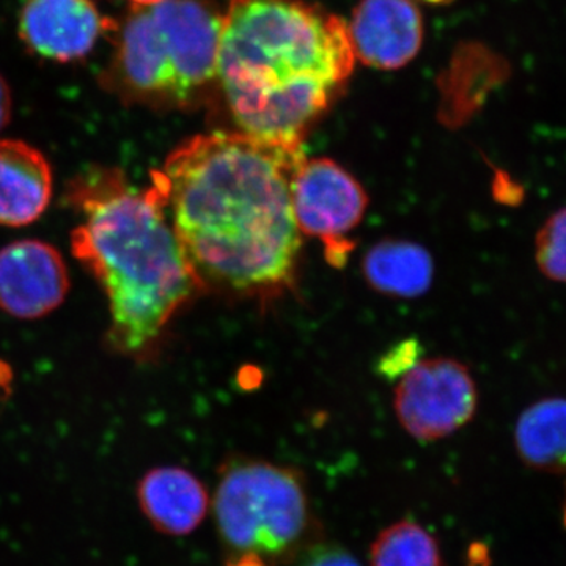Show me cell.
I'll return each mask as SVG.
<instances>
[{"label":"cell","mask_w":566,"mask_h":566,"mask_svg":"<svg viewBox=\"0 0 566 566\" xmlns=\"http://www.w3.org/2000/svg\"><path fill=\"white\" fill-rule=\"evenodd\" d=\"M303 144L244 133L178 145L151 182L200 290L268 301L292 289L303 233L293 212Z\"/></svg>","instance_id":"cell-1"},{"label":"cell","mask_w":566,"mask_h":566,"mask_svg":"<svg viewBox=\"0 0 566 566\" xmlns=\"http://www.w3.org/2000/svg\"><path fill=\"white\" fill-rule=\"evenodd\" d=\"M354 61L345 21L305 0H232L222 14L218 80L249 136L303 144Z\"/></svg>","instance_id":"cell-2"},{"label":"cell","mask_w":566,"mask_h":566,"mask_svg":"<svg viewBox=\"0 0 566 566\" xmlns=\"http://www.w3.org/2000/svg\"><path fill=\"white\" fill-rule=\"evenodd\" d=\"M82 222L71 251L106 293L109 344L142 357L200 290L155 185L136 189L117 170H96L71 188Z\"/></svg>","instance_id":"cell-3"},{"label":"cell","mask_w":566,"mask_h":566,"mask_svg":"<svg viewBox=\"0 0 566 566\" xmlns=\"http://www.w3.org/2000/svg\"><path fill=\"white\" fill-rule=\"evenodd\" d=\"M222 14L210 0L133 7L120 28L111 80L128 102L182 109L218 80Z\"/></svg>","instance_id":"cell-4"},{"label":"cell","mask_w":566,"mask_h":566,"mask_svg":"<svg viewBox=\"0 0 566 566\" xmlns=\"http://www.w3.org/2000/svg\"><path fill=\"white\" fill-rule=\"evenodd\" d=\"M223 566H289L324 538L303 472L234 455L212 497Z\"/></svg>","instance_id":"cell-5"},{"label":"cell","mask_w":566,"mask_h":566,"mask_svg":"<svg viewBox=\"0 0 566 566\" xmlns=\"http://www.w3.org/2000/svg\"><path fill=\"white\" fill-rule=\"evenodd\" d=\"M479 395L471 371L447 357L420 360L395 389L398 422L417 441L433 442L457 433L475 415Z\"/></svg>","instance_id":"cell-6"},{"label":"cell","mask_w":566,"mask_h":566,"mask_svg":"<svg viewBox=\"0 0 566 566\" xmlns=\"http://www.w3.org/2000/svg\"><path fill=\"white\" fill-rule=\"evenodd\" d=\"M292 199L300 232L322 240L340 262L346 253L342 241L359 226L368 207L360 182L333 159H304L294 175Z\"/></svg>","instance_id":"cell-7"},{"label":"cell","mask_w":566,"mask_h":566,"mask_svg":"<svg viewBox=\"0 0 566 566\" xmlns=\"http://www.w3.org/2000/svg\"><path fill=\"white\" fill-rule=\"evenodd\" d=\"M70 292L65 260L54 245L22 240L0 251V308L21 319L51 314Z\"/></svg>","instance_id":"cell-8"},{"label":"cell","mask_w":566,"mask_h":566,"mask_svg":"<svg viewBox=\"0 0 566 566\" xmlns=\"http://www.w3.org/2000/svg\"><path fill=\"white\" fill-rule=\"evenodd\" d=\"M111 22L93 0H25L20 33L29 50L54 62H74L91 54Z\"/></svg>","instance_id":"cell-9"},{"label":"cell","mask_w":566,"mask_h":566,"mask_svg":"<svg viewBox=\"0 0 566 566\" xmlns=\"http://www.w3.org/2000/svg\"><path fill=\"white\" fill-rule=\"evenodd\" d=\"M348 32L360 62L376 70H398L419 54L423 20L412 0H360Z\"/></svg>","instance_id":"cell-10"},{"label":"cell","mask_w":566,"mask_h":566,"mask_svg":"<svg viewBox=\"0 0 566 566\" xmlns=\"http://www.w3.org/2000/svg\"><path fill=\"white\" fill-rule=\"evenodd\" d=\"M142 515L159 534L191 535L210 510V494L199 476L178 465L153 468L137 485Z\"/></svg>","instance_id":"cell-11"},{"label":"cell","mask_w":566,"mask_h":566,"mask_svg":"<svg viewBox=\"0 0 566 566\" xmlns=\"http://www.w3.org/2000/svg\"><path fill=\"white\" fill-rule=\"evenodd\" d=\"M52 170L32 145L0 139V226L24 227L50 207Z\"/></svg>","instance_id":"cell-12"},{"label":"cell","mask_w":566,"mask_h":566,"mask_svg":"<svg viewBox=\"0 0 566 566\" xmlns=\"http://www.w3.org/2000/svg\"><path fill=\"white\" fill-rule=\"evenodd\" d=\"M365 281L387 296H422L433 282L434 263L430 252L411 241L386 240L364 256Z\"/></svg>","instance_id":"cell-13"},{"label":"cell","mask_w":566,"mask_h":566,"mask_svg":"<svg viewBox=\"0 0 566 566\" xmlns=\"http://www.w3.org/2000/svg\"><path fill=\"white\" fill-rule=\"evenodd\" d=\"M517 455L531 468L566 471V398L553 397L528 406L515 428Z\"/></svg>","instance_id":"cell-14"},{"label":"cell","mask_w":566,"mask_h":566,"mask_svg":"<svg viewBox=\"0 0 566 566\" xmlns=\"http://www.w3.org/2000/svg\"><path fill=\"white\" fill-rule=\"evenodd\" d=\"M370 566H446L438 539L419 523L398 521L370 546Z\"/></svg>","instance_id":"cell-15"},{"label":"cell","mask_w":566,"mask_h":566,"mask_svg":"<svg viewBox=\"0 0 566 566\" xmlns=\"http://www.w3.org/2000/svg\"><path fill=\"white\" fill-rule=\"evenodd\" d=\"M535 259L551 281L566 283V208L546 219L536 234Z\"/></svg>","instance_id":"cell-16"},{"label":"cell","mask_w":566,"mask_h":566,"mask_svg":"<svg viewBox=\"0 0 566 566\" xmlns=\"http://www.w3.org/2000/svg\"><path fill=\"white\" fill-rule=\"evenodd\" d=\"M289 566H363L356 557L338 543L322 542L305 549L296 560Z\"/></svg>","instance_id":"cell-17"},{"label":"cell","mask_w":566,"mask_h":566,"mask_svg":"<svg viewBox=\"0 0 566 566\" xmlns=\"http://www.w3.org/2000/svg\"><path fill=\"white\" fill-rule=\"evenodd\" d=\"M417 354H419V344L416 340L401 342L379 360V374L385 375L386 378H397V376L401 378L406 371L411 370L419 363Z\"/></svg>","instance_id":"cell-18"},{"label":"cell","mask_w":566,"mask_h":566,"mask_svg":"<svg viewBox=\"0 0 566 566\" xmlns=\"http://www.w3.org/2000/svg\"><path fill=\"white\" fill-rule=\"evenodd\" d=\"M11 117V95L9 85L0 76V132L6 128Z\"/></svg>","instance_id":"cell-19"},{"label":"cell","mask_w":566,"mask_h":566,"mask_svg":"<svg viewBox=\"0 0 566 566\" xmlns=\"http://www.w3.org/2000/svg\"><path fill=\"white\" fill-rule=\"evenodd\" d=\"M134 7H148L156 6V3L164 2V0H129Z\"/></svg>","instance_id":"cell-20"},{"label":"cell","mask_w":566,"mask_h":566,"mask_svg":"<svg viewBox=\"0 0 566 566\" xmlns=\"http://www.w3.org/2000/svg\"><path fill=\"white\" fill-rule=\"evenodd\" d=\"M423 2L433 3V6H444V3L452 2V0H423Z\"/></svg>","instance_id":"cell-21"}]
</instances>
